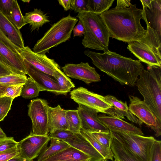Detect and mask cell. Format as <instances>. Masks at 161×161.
<instances>
[{
    "label": "cell",
    "instance_id": "6da1fadb",
    "mask_svg": "<svg viewBox=\"0 0 161 161\" xmlns=\"http://www.w3.org/2000/svg\"><path fill=\"white\" fill-rule=\"evenodd\" d=\"M131 4L128 8H112L100 15L109 33L110 37L128 43L139 41L145 36L146 30L142 25V9Z\"/></svg>",
    "mask_w": 161,
    "mask_h": 161
},
{
    "label": "cell",
    "instance_id": "7a4b0ae2",
    "mask_svg": "<svg viewBox=\"0 0 161 161\" xmlns=\"http://www.w3.org/2000/svg\"><path fill=\"white\" fill-rule=\"evenodd\" d=\"M84 53L97 68L122 85L134 86L144 69L139 60L123 56L109 50L102 53L89 50Z\"/></svg>",
    "mask_w": 161,
    "mask_h": 161
},
{
    "label": "cell",
    "instance_id": "3957f363",
    "mask_svg": "<svg viewBox=\"0 0 161 161\" xmlns=\"http://www.w3.org/2000/svg\"><path fill=\"white\" fill-rule=\"evenodd\" d=\"M135 85L161 128V68L148 66L147 69H144Z\"/></svg>",
    "mask_w": 161,
    "mask_h": 161
},
{
    "label": "cell",
    "instance_id": "277c9868",
    "mask_svg": "<svg viewBox=\"0 0 161 161\" xmlns=\"http://www.w3.org/2000/svg\"><path fill=\"white\" fill-rule=\"evenodd\" d=\"M77 17L84 28L82 42L83 46L104 52L109 50V33L100 16L82 11L78 13Z\"/></svg>",
    "mask_w": 161,
    "mask_h": 161
},
{
    "label": "cell",
    "instance_id": "5b68a950",
    "mask_svg": "<svg viewBox=\"0 0 161 161\" xmlns=\"http://www.w3.org/2000/svg\"><path fill=\"white\" fill-rule=\"evenodd\" d=\"M142 19L147 26L145 36L139 41L161 55V0H141Z\"/></svg>",
    "mask_w": 161,
    "mask_h": 161
},
{
    "label": "cell",
    "instance_id": "8992f818",
    "mask_svg": "<svg viewBox=\"0 0 161 161\" xmlns=\"http://www.w3.org/2000/svg\"><path fill=\"white\" fill-rule=\"evenodd\" d=\"M78 21L77 18L70 14L61 19L53 24L37 41L33 51L38 54L49 53L51 48L68 40Z\"/></svg>",
    "mask_w": 161,
    "mask_h": 161
},
{
    "label": "cell",
    "instance_id": "52a82bcc",
    "mask_svg": "<svg viewBox=\"0 0 161 161\" xmlns=\"http://www.w3.org/2000/svg\"><path fill=\"white\" fill-rule=\"evenodd\" d=\"M111 135L120 141L138 161H149L151 147L155 140L152 136L110 131Z\"/></svg>",
    "mask_w": 161,
    "mask_h": 161
},
{
    "label": "cell",
    "instance_id": "ba28073f",
    "mask_svg": "<svg viewBox=\"0 0 161 161\" xmlns=\"http://www.w3.org/2000/svg\"><path fill=\"white\" fill-rule=\"evenodd\" d=\"M47 101L36 98L31 100L28 105V115L32 123L33 134L36 135H48V106Z\"/></svg>",
    "mask_w": 161,
    "mask_h": 161
},
{
    "label": "cell",
    "instance_id": "9c48e42d",
    "mask_svg": "<svg viewBox=\"0 0 161 161\" xmlns=\"http://www.w3.org/2000/svg\"><path fill=\"white\" fill-rule=\"evenodd\" d=\"M71 98L78 104H81L106 114L112 105L104 97L94 93L83 87L74 89L70 93Z\"/></svg>",
    "mask_w": 161,
    "mask_h": 161
},
{
    "label": "cell",
    "instance_id": "30bf717a",
    "mask_svg": "<svg viewBox=\"0 0 161 161\" xmlns=\"http://www.w3.org/2000/svg\"><path fill=\"white\" fill-rule=\"evenodd\" d=\"M129 97L130 103L129 108L131 113L153 130L155 136H160L161 128L158 125L156 118L149 106L137 97L129 95Z\"/></svg>",
    "mask_w": 161,
    "mask_h": 161
},
{
    "label": "cell",
    "instance_id": "8fae6325",
    "mask_svg": "<svg viewBox=\"0 0 161 161\" xmlns=\"http://www.w3.org/2000/svg\"><path fill=\"white\" fill-rule=\"evenodd\" d=\"M50 140L48 135H36L31 132L29 135L19 142L18 146L20 156L27 161L32 160L46 148Z\"/></svg>",
    "mask_w": 161,
    "mask_h": 161
},
{
    "label": "cell",
    "instance_id": "7c38bea8",
    "mask_svg": "<svg viewBox=\"0 0 161 161\" xmlns=\"http://www.w3.org/2000/svg\"><path fill=\"white\" fill-rule=\"evenodd\" d=\"M19 53L34 67L52 76L56 70L60 69L54 59L49 58L45 54L35 53L28 46L19 48Z\"/></svg>",
    "mask_w": 161,
    "mask_h": 161
},
{
    "label": "cell",
    "instance_id": "4fadbf2b",
    "mask_svg": "<svg viewBox=\"0 0 161 161\" xmlns=\"http://www.w3.org/2000/svg\"><path fill=\"white\" fill-rule=\"evenodd\" d=\"M63 73L72 78L81 80L86 84L101 81L100 75L95 68L88 63L81 62L79 64H68L61 68Z\"/></svg>",
    "mask_w": 161,
    "mask_h": 161
},
{
    "label": "cell",
    "instance_id": "5bb4252c",
    "mask_svg": "<svg viewBox=\"0 0 161 161\" xmlns=\"http://www.w3.org/2000/svg\"><path fill=\"white\" fill-rule=\"evenodd\" d=\"M24 60L26 74L36 83L40 91H46L57 95H63L58 83L53 76L37 69Z\"/></svg>",
    "mask_w": 161,
    "mask_h": 161
},
{
    "label": "cell",
    "instance_id": "9a60e30c",
    "mask_svg": "<svg viewBox=\"0 0 161 161\" xmlns=\"http://www.w3.org/2000/svg\"><path fill=\"white\" fill-rule=\"evenodd\" d=\"M127 48L148 66L161 68V55L147 44L135 41L128 43Z\"/></svg>",
    "mask_w": 161,
    "mask_h": 161
},
{
    "label": "cell",
    "instance_id": "2e32d148",
    "mask_svg": "<svg viewBox=\"0 0 161 161\" xmlns=\"http://www.w3.org/2000/svg\"><path fill=\"white\" fill-rule=\"evenodd\" d=\"M77 110L81 121V129L90 132H110L99 119L97 110L81 104H79Z\"/></svg>",
    "mask_w": 161,
    "mask_h": 161
},
{
    "label": "cell",
    "instance_id": "e0dca14e",
    "mask_svg": "<svg viewBox=\"0 0 161 161\" xmlns=\"http://www.w3.org/2000/svg\"><path fill=\"white\" fill-rule=\"evenodd\" d=\"M104 97L106 100L112 106L106 111V114L122 119H125V117L130 121L140 126L143 123L130 112L126 102H124L119 100L114 96L110 95Z\"/></svg>",
    "mask_w": 161,
    "mask_h": 161
},
{
    "label": "cell",
    "instance_id": "ac0fdd59",
    "mask_svg": "<svg viewBox=\"0 0 161 161\" xmlns=\"http://www.w3.org/2000/svg\"><path fill=\"white\" fill-rule=\"evenodd\" d=\"M98 118L102 123L110 131L129 132L142 136L144 135L139 128L117 117L101 114L98 115Z\"/></svg>",
    "mask_w": 161,
    "mask_h": 161
},
{
    "label": "cell",
    "instance_id": "d6986e66",
    "mask_svg": "<svg viewBox=\"0 0 161 161\" xmlns=\"http://www.w3.org/2000/svg\"><path fill=\"white\" fill-rule=\"evenodd\" d=\"M66 111L62 108L59 104L55 107L48 106L49 133L58 130H68V125L66 117Z\"/></svg>",
    "mask_w": 161,
    "mask_h": 161
},
{
    "label": "cell",
    "instance_id": "ffe728a7",
    "mask_svg": "<svg viewBox=\"0 0 161 161\" xmlns=\"http://www.w3.org/2000/svg\"><path fill=\"white\" fill-rule=\"evenodd\" d=\"M0 29L9 40L19 48L24 47L21 33L19 29L0 11Z\"/></svg>",
    "mask_w": 161,
    "mask_h": 161
},
{
    "label": "cell",
    "instance_id": "44dd1931",
    "mask_svg": "<svg viewBox=\"0 0 161 161\" xmlns=\"http://www.w3.org/2000/svg\"><path fill=\"white\" fill-rule=\"evenodd\" d=\"M64 141L88 155L91 158L90 161H103L105 160L80 133L77 134L76 138Z\"/></svg>",
    "mask_w": 161,
    "mask_h": 161
},
{
    "label": "cell",
    "instance_id": "7402d4cb",
    "mask_svg": "<svg viewBox=\"0 0 161 161\" xmlns=\"http://www.w3.org/2000/svg\"><path fill=\"white\" fill-rule=\"evenodd\" d=\"M90 160L88 155L71 146L43 161H89Z\"/></svg>",
    "mask_w": 161,
    "mask_h": 161
},
{
    "label": "cell",
    "instance_id": "603a6c76",
    "mask_svg": "<svg viewBox=\"0 0 161 161\" xmlns=\"http://www.w3.org/2000/svg\"><path fill=\"white\" fill-rule=\"evenodd\" d=\"M0 53L11 64L17 74H26L24 60L19 54L14 52L0 41Z\"/></svg>",
    "mask_w": 161,
    "mask_h": 161
},
{
    "label": "cell",
    "instance_id": "cb8c5ba5",
    "mask_svg": "<svg viewBox=\"0 0 161 161\" xmlns=\"http://www.w3.org/2000/svg\"><path fill=\"white\" fill-rule=\"evenodd\" d=\"M112 136L111 150L115 159L118 161H138L120 141Z\"/></svg>",
    "mask_w": 161,
    "mask_h": 161
},
{
    "label": "cell",
    "instance_id": "d4e9b609",
    "mask_svg": "<svg viewBox=\"0 0 161 161\" xmlns=\"http://www.w3.org/2000/svg\"><path fill=\"white\" fill-rule=\"evenodd\" d=\"M24 17L26 24H28L31 26V31L36 29L38 30L44 24L50 22L46 14L37 8L26 13Z\"/></svg>",
    "mask_w": 161,
    "mask_h": 161
},
{
    "label": "cell",
    "instance_id": "484cf974",
    "mask_svg": "<svg viewBox=\"0 0 161 161\" xmlns=\"http://www.w3.org/2000/svg\"><path fill=\"white\" fill-rule=\"evenodd\" d=\"M50 146L46 148L39 156L37 161H43L71 146L65 142L52 138Z\"/></svg>",
    "mask_w": 161,
    "mask_h": 161
},
{
    "label": "cell",
    "instance_id": "4316f807",
    "mask_svg": "<svg viewBox=\"0 0 161 161\" xmlns=\"http://www.w3.org/2000/svg\"><path fill=\"white\" fill-rule=\"evenodd\" d=\"M114 0H87V12L100 15L108 10Z\"/></svg>",
    "mask_w": 161,
    "mask_h": 161
},
{
    "label": "cell",
    "instance_id": "83f0119b",
    "mask_svg": "<svg viewBox=\"0 0 161 161\" xmlns=\"http://www.w3.org/2000/svg\"><path fill=\"white\" fill-rule=\"evenodd\" d=\"M80 133L105 160H113L114 157L112 151L104 147L92 136L89 132L81 129Z\"/></svg>",
    "mask_w": 161,
    "mask_h": 161
},
{
    "label": "cell",
    "instance_id": "f1b7e54d",
    "mask_svg": "<svg viewBox=\"0 0 161 161\" xmlns=\"http://www.w3.org/2000/svg\"><path fill=\"white\" fill-rule=\"evenodd\" d=\"M53 77L58 83L64 95L66 96L68 93L70 92L71 89L75 86L71 80L60 69L54 72Z\"/></svg>",
    "mask_w": 161,
    "mask_h": 161
},
{
    "label": "cell",
    "instance_id": "f546056e",
    "mask_svg": "<svg viewBox=\"0 0 161 161\" xmlns=\"http://www.w3.org/2000/svg\"><path fill=\"white\" fill-rule=\"evenodd\" d=\"M66 117L68 125V130L75 134L80 133L81 125L78 110H66Z\"/></svg>",
    "mask_w": 161,
    "mask_h": 161
},
{
    "label": "cell",
    "instance_id": "4dcf8cb0",
    "mask_svg": "<svg viewBox=\"0 0 161 161\" xmlns=\"http://www.w3.org/2000/svg\"><path fill=\"white\" fill-rule=\"evenodd\" d=\"M41 92L36 83L30 77L27 78L23 85L21 96L25 99H31L38 97Z\"/></svg>",
    "mask_w": 161,
    "mask_h": 161
},
{
    "label": "cell",
    "instance_id": "1f68e13d",
    "mask_svg": "<svg viewBox=\"0 0 161 161\" xmlns=\"http://www.w3.org/2000/svg\"><path fill=\"white\" fill-rule=\"evenodd\" d=\"M27 78L26 75L11 74L0 77V84L8 86L24 85Z\"/></svg>",
    "mask_w": 161,
    "mask_h": 161
},
{
    "label": "cell",
    "instance_id": "d6a6232c",
    "mask_svg": "<svg viewBox=\"0 0 161 161\" xmlns=\"http://www.w3.org/2000/svg\"><path fill=\"white\" fill-rule=\"evenodd\" d=\"M11 17L12 23L19 30L26 24L17 0H13Z\"/></svg>",
    "mask_w": 161,
    "mask_h": 161
},
{
    "label": "cell",
    "instance_id": "836d02e7",
    "mask_svg": "<svg viewBox=\"0 0 161 161\" xmlns=\"http://www.w3.org/2000/svg\"><path fill=\"white\" fill-rule=\"evenodd\" d=\"M89 132L92 136L104 147L109 150L111 151L112 136L110 132L108 133Z\"/></svg>",
    "mask_w": 161,
    "mask_h": 161
},
{
    "label": "cell",
    "instance_id": "e575fe53",
    "mask_svg": "<svg viewBox=\"0 0 161 161\" xmlns=\"http://www.w3.org/2000/svg\"><path fill=\"white\" fill-rule=\"evenodd\" d=\"M14 99L6 96L0 97V122L3 120L11 109Z\"/></svg>",
    "mask_w": 161,
    "mask_h": 161
},
{
    "label": "cell",
    "instance_id": "d590c367",
    "mask_svg": "<svg viewBox=\"0 0 161 161\" xmlns=\"http://www.w3.org/2000/svg\"><path fill=\"white\" fill-rule=\"evenodd\" d=\"M50 139H56L64 141L68 139L76 138L77 134H75L69 130H58L54 131L48 134Z\"/></svg>",
    "mask_w": 161,
    "mask_h": 161
},
{
    "label": "cell",
    "instance_id": "8d00e7d4",
    "mask_svg": "<svg viewBox=\"0 0 161 161\" xmlns=\"http://www.w3.org/2000/svg\"><path fill=\"white\" fill-rule=\"evenodd\" d=\"M149 161H161V142L156 139L150 150Z\"/></svg>",
    "mask_w": 161,
    "mask_h": 161
},
{
    "label": "cell",
    "instance_id": "74e56055",
    "mask_svg": "<svg viewBox=\"0 0 161 161\" xmlns=\"http://www.w3.org/2000/svg\"><path fill=\"white\" fill-rule=\"evenodd\" d=\"M13 2V0H0V11L11 22Z\"/></svg>",
    "mask_w": 161,
    "mask_h": 161
},
{
    "label": "cell",
    "instance_id": "f35d334b",
    "mask_svg": "<svg viewBox=\"0 0 161 161\" xmlns=\"http://www.w3.org/2000/svg\"><path fill=\"white\" fill-rule=\"evenodd\" d=\"M18 143L13 137L6 136L0 138V153L17 146Z\"/></svg>",
    "mask_w": 161,
    "mask_h": 161
},
{
    "label": "cell",
    "instance_id": "ab89813d",
    "mask_svg": "<svg viewBox=\"0 0 161 161\" xmlns=\"http://www.w3.org/2000/svg\"><path fill=\"white\" fill-rule=\"evenodd\" d=\"M23 85L11 86H8L5 89L3 96L15 98L21 96Z\"/></svg>",
    "mask_w": 161,
    "mask_h": 161
},
{
    "label": "cell",
    "instance_id": "60d3db41",
    "mask_svg": "<svg viewBox=\"0 0 161 161\" xmlns=\"http://www.w3.org/2000/svg\"><path fill=\"white\" fill-rule=\"evenodd\" d=\"M18 146L12 149L0 153V161H7L11 158L20 156Z\"/></svg>",
    "mask_w": 161,
    "mask_h": 161
},
{
    "label": "cell",
    "instance_id": "b9f144b4",
    "mask_svg": "<svg viewBox=\"0 0 161 161\" xmlns=\"http://www.w3.org/2000/svg\"><path fill=\"white\" fill-rule=\"evenodd\" d=\"M87 0H72L70 9L76 13L87 11Z\"/></svg>",
    "mask_w": 161,
    "mask_h": 161
},
{
    "label": "cell",
    "instance_id": "7bdbcfd3",
    "mask_svg": "<svg viewBox=\"0 0 161 161\" xmlns=\"http://www.w3.org/2000/svg\"><path fill=\"white\" fill-rule=\"evenodd\" d=\"M0 41L14 53L20 54L19 53V48L15 46L9 40L0 29Z\"/></svg>",
    "mask_w": 161,
    "mask_h": 161
},
{
    "label": "cell",
    "instance_id": "ee69618b",
    "mask_svg": "<svg viewBox=\"0 0 161 161\" xmlns=\"http://www.w3.org/2000/svg\"><path fill=\"white\" fill-rule=\"evenodd\" d=\"M73 31L74 37L83 36V35L84 34V27L80 20L77 25L74 27Z\"/></svg>",
    "mask_w": 161,
    "mask_h": 161
},
{
    "label": "cell",
    "instance_id": "f6af8a7d",
    "mask_svg": "<svg viewBox=\"0 0 161 161\" xmlns=\"http://www.w3.org/2000/svg\"><path fill=\"white\" fill-rule=\"evenodd\" d=\"M130 0H118L116 9H122L129 7L131 3Z\"/></svg>",
    "mask_w": 161,
    "mask_h": 161
},
{
    "label": "cell",
    "instance_id": "bcb514c9",
    "mask_svg": "<svg viewBox=\"0 0 161 161\" xmlns=\"http://www.w3.org/2000/svg\"><path fill=\"white\" fill-rule=\"evenodd\" d=\"M13 74H15L0 62V77Z\"/></svg>",
    "mask_w": 161,
    "mask_h": 161
},
{
    "label": "cell",
    "instance_id": "7dc6e473",
    "mask_svg": "<svg viewBox=\"0 0 161 161\" xmlns=\"http://www.w3.org/2000/svg\"><path fill=\"white\" fill-rule=\"evenodd\" d=\"M0 62L11 70L14 74H17L11 64L0 53Z\"/></svg>",
    "mask_w": 161,
    "mask_h": 161
},
{
    "label": "cell",
    "instance_id": "c3c4849f",
    "mask_svg": "<svg viewBox=\"0 0 161 161\" xmlns=\"http://www.w3.org/2000/svg\"><path fill=\"white\" fill-rule=\"evenodd\" d=\"M58 1L65 11H67L70 9L72 0H59Z\"/></svg>",
    "mask_w": 161,
    "mask_h": 161
},
{
    "label": "cell",
    "instance_id": "681fc988",
    "mask_svg": "<svg viewBox=\"0 0 161 161\" xmlns=\"http://www.w3.org/2000/svg\"><path fill=\"white\" fill-rule=\"evenodd\" d=\"M8 86H9L0 84V97L3 96L6 89Z\"/></svg>",
    "mask_w": 161,
    "mask_h": 161
},
{
    "label": "cell",
    "instance_id": "f907efd6",
    "mask_svg": "<svg viewBox=\"0 0 161 161\" xmlns=\"http://www.w3.org/2000/svg\"><path fill=\"white\" fill-rule=\"evenodd\" d=\"M7 161H28L22 158L20 156L11 158Z\"/></svg>",
    "mask_w": 161,
    "mask_h": 161
},
{
    "label": "cell",
    "instance_id": "816d5d0a",
    "mask_svg": "<svg viewBox=\"0 0 161 161\" xmlns=\"http://www.w3.org/2000/svg\"><path fill=\"white\" fill-rule=\"evenodd\" d=\"M6 135L0 127V138L6 137Z\"/></svg>",
    "mask_w": 161,
    "mask_h": 161
},
{
    "label": "cell",
    "instance_id": "f5cc1de1",
    "mask_svg": "<svg viewBox=\"0 0 161 161\" xmlns=\"http://www.w3.org/2000/svg\"><path fill=\"white\" fill-rule=\"evenodd\" d=\"M113 161H118V160H117L115 159Z\"/></svg>",
    "mask_w": 161,
    "mask_h": 161
},
{
    "label": "cell",
    "instance_id": "db71d44e",
    "mask_svg": "<svg viewBox=\"0 0 161 161\" xmlns=\"http://www.w3.org/2000/svg\"><path fill=\"white\" fill-rule=\"evenodd\" d=\"M103 161H107V160H104Z\"/></svg>",
    "mask_w": 161,
    "mask_h": 161
},
{
    "label": "cell",
    "instance_id": "11a10c76",
    "mask_svg": "<svg viewBox=\"0 0 161 161\" xmlns=\"http://www.w3.org/2000/svg\"></svg>",
    "mask_w": 161,
    "mask_h": 161
},
{
    "label": "cell",
    "instance_id": "9f6ffc18",
    "mask_svg": "<svg viewBox=\"0 0 161 161\" xmlns=\"http://www.w3.org/2000/svg\"></svg>",
    "mask_w": 161,
    "mask_h": 161
}]
</instances>
